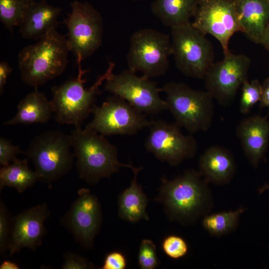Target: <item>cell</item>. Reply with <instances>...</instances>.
I'll return each mask as SVG.
<instances>
[{"mask_svg":"<svg viewBox=\"0 0 269 269\" xmlns=\"http://www.w3.org/2000/svg\"><path fill=\"white\" fill-rule=\"evenodd\" d=\"M161 181L155 200L163 205L169 219L190 223L211 209L212 199L208 182L199 172L187 170L172 180L162 178Z\"/></svg>","mask_w":269,"mask_h":269,"instance_id":"obj_1","label":"cell"},{"mask_svg":"<svg viewBox=\"0 0 269 269\" xmlns=\"http://www.w3.org/2000/svg\"><path fill=\"white\" fill-rule=\"evenodd\" d=\"M70 136L79 177L88 184L109 178L121 167L135 168L119 161L116 146L92 129L75 127Z\"/></svg>","mask_w":269,"mask_h":269,"instance_id":"obj_2","label":"cell"},{"mask_svg":"<svg viewBox=\"0 0 269 269\" xmlns=\"http://www.w3.org/2000/svg\"><path fill=\"white\" fill-rule=\"evenodd\" d=\"M69 51L67 38L56 29L51 30L19 53L17 62L21 80L38 89L59 76L66 68Z\"/></svg>","mask_w":269,"mask_h":269,"instance_id":"obj_3","label":"cell"},{"mask_svg":"<svg viewBox=\"0 0 269 269\" xmlns=\"http://www.w3.org/2000/svg\"><path fill=\"white\" fill-rule=\"evenodd\" d=\"M82 60L77 59L78 74L58 86L51 88V100L56 121L60 124L72 125L81 127V124L92 113L97 96L101 93L100 87L113 72L114 62L109 61L106 72L99 76L89 88H85L83 76L88 70H83Z\"/></svg>","mask_w":269,"mask_h":269,"instance_id":"obj_4","label":"cell"},{"mask_svg":"<svg viewBox=\"0 0 269 269\" xmlns=\"http://www.w3.org/2000/svg\"><path fill=\"white\" fill-rule=\"evenodd\" d=\"M72 148L70 134L49 130L35 136L24 154L32 161L39 180L51 187L71 169L74 157Z\"/></svg>","mask_w":269,"mask_h":269,"instance_id":"obj_5","label":"cell"},{"mask_svg":"<svg viewBox=\"0 0 269 269\" xmlns=\"http://www.w3.org/2000/svg\"><path fill=\"white\" fill-rule=\"evenodd\" d=\"M169 110L180 127L191 134L207 131L214 116L213 97L207 91L196 90L183 83L169 82L161 88Z\"/></svg>","mask_w":269,"mask_h":269,"instance_id":"obj_6","label":"cell"},{"mask_svg":"<svg viewBox=\"0 0 269 269\" xmlns=\"http://www.w3.org/2000/svg\"><path fill=\"white\" fill-rule=\"evenodd\" d=\"M171 40L178 70L186 76L204 79L215 59L213 45L206 34L190 22L171 28Z\"/></svg>","mask_w":269,"mask_h":269,"instance_id":"obj_7","label":"cell"},{"mask_svg":"<svg viewBox=\"0 0 269 269\" xmlns=\"http://www.w3.org/2000/svg\"><path fill=\"white\" fill-rule=\"evenodd\" d=\"M172 55L170 36L155 29L145 28L132 35L126 56L128 69L139 72L149 78L164 75L169 66Z\"/></svg>","mask_w":269,"mask_h":269,"instance_id":"obj_8","label":"cell"},{"mask_svg":"<svg viewBox=\"0 0 269 269\" xmlns=\"http://www.w3.org/2000/svg\"><path fill=\"white\" fill-rule=\"evenodd\" d=\"M70 6L71 11L63 21L68 29V46L76 59L82 61L101 45L103 18L99 11L89 2L75 0Z\"/></svg>","mask_w":269,"mask_h":269,"instance_id":"obj_9","label":"cell"},{"mask_svg":"<svg viewBox=\"0 0 269 269\" xmlns=\"http://www.w3.org/2000/svg\"><path fill=\"white\" fill-rule=\"evenodd\" d=\"M92 113L93 119L86 127L104 136L134 135L149 127L153 122L125 100L115 95L108 97L101 106L95 105Z\"/></svg>","mask_w":269,"mask_h":269,"instance_id":"obj_10","label":"cell"},{"mask_svg":"<svg viewBox=\"0 0 269 269\" xmlns=\"http://www.w3.org/2000/svg\"><path fill=\"white\" fill-rule=\"evenodd\" d=\"M104 90L127 101L142 113L156 115L167 110L165 100L159 96L161 88L145 76H138L129 70L111 73L105 81Z\"/></svg>","mask_w":269,"mask_h":269,"instance_id":"obj_11","label":"cell"},{"mask_svg":"<svg viewBox=\"0 0 269 269\" xmlns=\"http://www.w3.org/2000/svg\"><path fill=\"white\" fill-rule=\"evenodd\" d=\"M144 146L158 160L176 165L185 159L193 157L197 149L192 135H184L176 123L160 119L153 120Z\"/></svg>","mask_w":269,"mask_h":269,"instance_id":"obj_12","label":"cell"},{"mask_svg":"<svg viewBox=\"0 0 269 269\" xmlns=\"http://www.w3.org/2000/svg\"><path fill=\"white\" fill-rule=\"evenodd\" d=\"M223 59L214 63L204 78L206 91L222 105L229 104L248 80L251 59L244 54L229 52Z\"/></svg>","mask_w":269,"mask_h":269,"instance_id":"obj_13","label":"cell"},{"mask_svg":"<svg viewBox=\"0 0 269 269\" xmlns=\"http://www.w3.org/2000/svg\"><path fill=\"white\" fill-rule=\"evenodd\" d=\"M192 24L214 37L221 44L224 54L230 52L232 36L242 29L232 0H200Z\"/></svg>","mask_w":269,"mask_h":269,"instance_id":"obj_14","label":"cell"},{"mask_svg":"<svg viewBox=\"0 0 269 269\" xmlns=\"http://www.w3.org/2000/svg\"><path fill=\"white\" fill-rule=\"evenodd\" d=\"M78 194L64 221L77 242L90 248L102 223L101 208L98 198L90 190L81 188Z\"/></svg>","mask_w":269,"mask_h":269,"instance_id":"obj_15","label":"cell"},{"mask_svg":"<svg viewBox=\"0 0 269 269\" xmlns=\"http://www.w3.org/2000/svg\"><path fill=\"white\" fill-rule=\"evenodd\" d=\"M49 214L46 204H40L17 215L13 220L7 249L12 255L23 248L35 250L42 243L44 223Z\"/></svg>","mask_w":269,"mask_h":269,"instance_id":"obj_16","label":"cell"},{"mask_svg":"<svg viewBox=\"0 0 269 269\" xmlns=\"http://www.w3.org/2000/svg\"><path fill=\"white\" fill-rule=\"evenodd\" d=\"M244 154L257 167L264 157L269 139V122L266 117L254 115L242 119L236 129Z\"/></svg>","mask_w":269,"mask_h":269,"instance_id":"obj_17","label":"cell"},{"mask_svg":"<svg viewBox=\"0 0 269 269\" xmlns=\"http://www.w3.org/2000/svg\"><path fill=\"white\" fill-rule=\"evenodd\" d=\"M242 32L252 42L261 44L269 25L268 0H232Z\"/></svg>","mask_w":269,"mask_h":269,"instance_id":"obj_18","label":"cell"},{"mask_svg":"<svg viewBox=\"0 0 269 269\" xmlns=\"http://www.w3.org/2000/svg\"><path fill=\"white\" fill-rule=\"evenodd\" d=\"M62 9L45 0L32 1L19 25V32L26 39L39 40L58 24Z\"/></svg>","mask_w":269,"mask_h":269,"instance_id":"obj_19","label":"cell"},{"mask_svg":"<svg viewBox=\"0 0 269 269\" xmlns=\"http://www.w3.org/2000/svg\"><path fill=\"white\" fill-rule=\"evenodd\" d=\"M199 173L208 182L224 184L229 182L236 171V163L231 152L219 145L208 148L199 161Z\"/></svg>","mask_w":269,"mask_h":269,"instance_id":"obj_20","label":"cell"},{"mask_svg":"<svg viewBox=\"0 0 269 269\" xmlns=\"http://www.w3.org/2000/svg\"><path fill=\"white\" fill-rule=\"evenodd\" d=\"M17 112L3 125L46 123L53 113V106L44 93L37 89L27 94L19 102Z\"/></svg>","mask_w":269,"mask_h":269,"instance_id":"obj_21","label":"cell"},{"mask_svg":"<svg viewBox=\"0 0 269 269\" xmlns=\"http://www.w3.org/2000/svg\"><path fill=\"white\" fill-rule=\"evenodd\" d=\"M142 167H135L132 171L134 177L131 184L119 195L118 215L122 219L134 223L144 219L148 220L146 211L147 198L140 185L137 183V176Z\"/></svg>","mask_w":269,"mask_h":269,"instance_id":"obj_22","label":"cell"},{"mask_svg":"<svg viewBox=\"0 0 269 269\" xmlns=\"http://www.w3.org/2000/svg\"><path fill=\"white\" fill-rule=\"evenodd\" d=\"M200 0H154L152 13L165 26L171 28L190 22Z\"/></svg>","mask_w":269,"mask_h":269,"instance_id":"obj_23","label":"cell"},{"mask_svg":"<svg viewBox=\"0 0 269 269\" xmlns=\"http://www.w3.org/2000/svg\"><path fill=\"white\" fill-rule=\"evenodd\" d=\"M39 177L35 171L28 166L27 158L20 160L17 158L0 169V189L5 187L15 188L22 193L32 186Z\"/></svg>","mask_w":269,"mask_h":269,"instance_id":"obj_24","label":"cell"},{"mask_svg":"<svg viewBox=\"0 0 269 269\" xmlns=\"http://www.w3.org/2000/svg\"><path fill=\"white\" fill-rule=\"evenodd\" d=\"M243 208L205 215L202 220L204 228L211 235L220 236L234 231L237 227Z\"/></svg>","mask_w":269,"mask_h":269,"instance_id":"obj_25","label":"cell"},{"mask_svg":"<svg viewBox=\"0 0 269 269\" xmlns=\"http://www.w3.org/2000/svg\"><path fill=\"white\" fill-rule=\"evenodd\" d=\"M31 2L30 0H0V20L11 33L15 27L19 26Z\"/></svg>","mask_w":269,"mask_h":269,"instance_id":"obj_26","label":"cell"},{"mask_svg":"<svg viewBox=\"0 0 269 269\" xmlns=\"http://www.w3.org/2000/svg\"><path fill=\"white\" fill-rule=\"evenodd\" d=\"M242 94L240 99V111L247 114L252 108L260 101L262 94V86L257 80L245 81L241 86Z\"/></svg>","mask_w":269,"mask_h":269,"instance_id":"obj_27","label":"cell"},{"mask_svg":"<svg viewBox=\"0 0 269 269\" xmlns=\"http://www.w3.org/2000/svg\"><path fill=\"white\" fill-rule=\"evenodd\" d=\"M138 261L142 269H154L159 265L155 244L150 240L143 239L140 243Z\"/></svg>","mask_w":269,"mask_h":269,"instance_id":"obj_28","label":"cell"},{"mask_svg":"<svg viewBox=\"0 0 269 269\" xmlns=\"http://www.w3.org/2000/svg\"><path fill=\"white\" fill-rule=\"evenodd\" d=\"M162 248L168 257L178 259L184 257L188 252V245L181 237L171 235L165 237L162 243Z\"/></svg>","mask_w":269,"mask_h":269,"instance_id":"obj_29","label":"cell"},{"mask_svg":"<svg viewBox=\"0 0 269 269\" xmlns=\"http://www.w3.org/2000/svg\"><path fill=\"white\" fill-rule=\"evenodd\" d=\"M23 153L19 146L13 145L11 141L2 137H0V164L4 166L16 158V155Z\"/></svg>","mask_w":269,"mask_h":269,"instance_id":"obj_30","label":"cell"},{"mask_svg":"<svg viewBox=\"0 0 269 269\" xmlns=\"http://www.w3.org/2000/svg\"><path fill=\"white\" fill-rule=\"evenodd\" d=\"M9 237V225L7 212L2 203L0 204V250L3 252L7 249Z\"/></svg>","mask_w":269,"mask_h":269,"instance_id":"obj_31","label":"cell"},{"mask_svg":"<svg viewBox=\"0 0 269 269\" xmlns=\"http://www.w3.org/2000/svg\"><path fill=\"white\" fill-rule=\"evenodd\" d=\"M92 267L86 259L75 253H68L64 255L63 269H87Z\"/></svg>","mask_w":269,"mask_h":269,"instance_id":"obj_32","label":"cell"},{"mask_svg":"<svg viewBox=\"0 0 269 269\" xmlns=\"http://www.w3.org/2000/svg\"><path fill=\"white\" fill-rule=\"evenodd\" d=\"M127 259L123 254L113 251L106 256L102 269H124L127 267Z\"/></svg>","mask_w":269,"mask_h":269,"instance_id":"obj_33","label":"cell"},{"mask_svg":"<svg viewBox=\"0 0 269 269\" xmlns=\"http://www.w3.org/2000/svg\"><path fill=\"white\" fill-rule=\"evenodd\" d=\"M12 71V68L4 61L0 62V93L2 94L7 78Z\"/></svg>","mask_w":269,"mask_h":269,"instance_id":"obj_34","label":"cell"},{"mask_svg":"<svg viewBox=\"0 0 269 269\" xmlns=\"http://www.w3.org/2000/svg\"><path fill=\"white\" fill-rule=\"evenodd\" d=\"M262 86V94L260 100L261 108L268 107L269 110V78L265 80Z\"/></svg>","mask_w":269,"mask_h":269,"instance_id":"obj_35","label":"cell"},{"mask_svg":"<svg viewBox=\"0 0 269 269\" xmlns=\"http://www.w3.org/2000/svg\"><path fill=\"white\" fill-rule=\"evenodd\" d=\"M0 269H18L19 266L14 262L5 260L1 263L0 266Z\"/></svg>","mask_w":269,"mask_h":269,"instance_id":"obj_36","label":"cell"},{"mask_svg":"<svg viewBox=\"0 0 269 269\" xmlns=\"http://www.w3.org/2000/svg\"><path fill=\"white\" fill-rule=\"evenodd\" d=\"M260 44L269 51V25L264 33Z\"/></svg>","mask_w":269,"mask_h":269,"instance_id":"obj_37","label":"cell"},{"mask_svg":"<svg viewBox=\"0 0 269 269\" xmlns=\"http://www.w3.org/2000/svg\"><path fill=\"white\" fill-rule=\"evenodd\" d=\"M265 189H269V185H266V186L264 187L262 189V191H263Z\"/></svg>","mask_w":269,"mask_h":269,"instance_id":"obj_38","label":"cell"},{"mask_svg":"<svg viewBox=\"0 0 269 269\" xmlns=\"http://www.w3.org/2000/svg\"><path fill=\"white\" fill-rule=\"evenodd\" d=\"M30 0L31 1H34L35 0Z\"/></svg>","mask_w":269,"mask_h":269,"instance_id":"obj_39","label":"cell"},{"mask_svg":"<svg viewBox=\"0 0 269 269\" xmlns=\"http://www.w3.org/2000/svg\"><path fill=\"white\" fill-rule=\"evenodd\" d=\"M133 0L137 1V0Z\"/></svg>","mask_w":269,"mask_h":269,"instance_id":"obj_40","label":"cell"},{"mask_svg":"<svg viewBox=\"0 0 269 269\" xmlns=\"http://www.w3.org/2000/svg\"><path fill=\"white\" fill-rule=\"evenodd\" d=\"M269 1V0H268Z\"/></svg>","mask_w":269,"mask_h":269,"instance_id":"obj_41","label":"cell"}]
</instances>
